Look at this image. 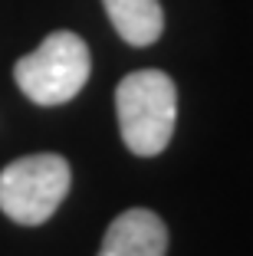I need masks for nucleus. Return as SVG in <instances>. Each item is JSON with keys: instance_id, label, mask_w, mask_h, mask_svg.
Here are the masks:
<instances>
[{"instance_id": "obj_3", "label": "nucleus", "mask_w": 253, "mask_h": 256, "mask_svg": "<svg viewBox=\"0 0 253 256\" xmlns=\"http://www.w3.org/2000/svg\"><path fill=\"white\" fill-rule=\"evenodd\" d=\"M69 161L63 154H27L0 171V210L20 226H40L69 194Z\"/></svg>"}, {"instance_id": "obj_5", "label": "nucleus", "mask_w": 253, "mask_h": 256, "mask_svg": "<svg viewBox=\"0 0 253 256\" xmlns=\"http://www.w3.org/2000/svg\"><path fill=\"white\" fill-rule=\"evenodd\" d=\"M102 7L128 46H151L164 30V10L158 0H102Z\"/></svg>"}, {"instance_id": "obj_4", "label": "nucleus", "mask_w": 253, "mask_h": 256, "mask_svg": "<svg viewBox=\"0 0 253 256\" xmlns=\"http://www.w3.org/2000/svg\"><path fill=\"white\" fill-rule=\"evenodd\" d=\"M168 253V226L158 214L145 207L119 214L102 236L99 256H164Z\"/></svg>"}, {"instance_id": "obj_2", "label": "nucleus", "mask_w": 253, "mask_h": 256, "mask_svg": "<svg viewBox=\"0 0 253 256\" xmlns=\"http://www.w3.org/2000/svg\"><path fill=\"white\" fill-rule=\"evenodd\" d=\"M89 46L69 30H56L43 43L17 60L14 79L20 92L37 106H63L82 92L89 82Z\"/></svg>"}, {"instance_id": "obj_1", "label": "nucleus", "mask_w": 253, "mask_h": 256, "mask_svg": "<svg viewBox=\"0 0 253 256\" xmlns=\"http://www.w3.org/2000/svg\"><path fill=\"white\" fill-rule=\"evenodd\" d=\"M122 142L138 158H155L168 148L178 122V89L161 69L128 72L115 89Z\"/></svg>"}]
</instances>
